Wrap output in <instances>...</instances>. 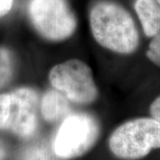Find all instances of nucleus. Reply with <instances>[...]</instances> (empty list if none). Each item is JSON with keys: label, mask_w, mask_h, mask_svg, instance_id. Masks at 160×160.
Returning a JSON list of instances; mask_svg holds the SVG:
<instances>
[{"label": "nucleus", "mask_w": 160, "mask_h": 160, "mask_svg": "<svg viewBox=\"0 0 160 160\" xmlns=\"http://www.w3.org/2000/svg\"><path fill=\"white\" fill-rule=\"evenodd\" d=\"M151 38L146 55L151 62L160 68V32Z\"/></svg>", "instance_id": "9b49d317"}, {"label": "nucleus", "mask_w": 160, "mask_h": 160, "mask_svg": "<svg viewBox=\"0 0 160 160\" xmlns=\"http://www.w3.org/2000/svg\"><path fill=\"white\" fill-rule=\"evenodd\" d=\"M39 97L34 89L22 87L0 94V130L22 139L37 132Z\"/></svg>", "instance_id": "7ed1b4c3"}, {"label": "nucleus", "mask_w": 160, "mask_h": 160, "mask_svg": "<svg viewBox=\"0 0 160 160\" xmlns=\"http://www.w3.org/2000/svg\"><path fill=\"white\" fill-rule=\"evenodd\" d=\"M94 40L103 48L118 54H132L138 49L140 35L129 12L112 1H99L89 14Z\"/></svg>", "instance_id": "f257e3e1"}, {"label": "nucleus", "mask_w": 160, "mask_h": 160, "mask_svg": "<svg viewBox=\"0 0 160 160\" xmlns=\"http://www.w3.org/2000/svg\"><path fill=\"white\" fill-rule=\"evenodd\" d=\"M14 70V59L12 52L5 46L0 47V89L11 81Z\"/></svg>", "instance_id": "9d476101"}, {"label": "nucleus", "mask_w": 160, "mask_h": 160, "mask_svg": "<svg viewBox=\"0 0 160 160\" xmlns=\"http://www.w3.org/2000/svg\"><path fill=\"white\" fill-rule=\"evenodd\" d=\"M134 10L148 38L160 32V4L157 0H135Z\"/></svg>", "instance_id": "6e6552de"}, {"label": "nucleus", "mask_w": 160, "mask_h": 160, "mask_svg": "<svg viewBox=\"0 0 160 160\" xmlns=\"http://www.w3.org/2000/svg\"><path fill=\"white\" fill-rule=\"evenodd\" d=\"M157 1H158V3L160 4V0H157Z\"/></svg>", "instance_id": "2eb2a0df"}, {"label": "nucleus", "mask_w": 160, "mask_h": 160, "mask_svg": "<svg viewBox=\"0 0 160 160\" xmlns=\"http://www.w3.org/2000/svg\"><path fill=\"white\" fill-rule=\"evenodd\" d=\"M13 0H0V17L6 15L11 11Z\"/></svg>", "instance_id": "ddd939ff"}, {"label": "nucleus", "mask_w": 160, "mask_h": 160, "mask_svg": "<svg viewBox=\"0 0 160 160\" xmlns=\"http://www.w3.org/2000/svg\"><path fill=\"white\" fill-rule=\"evenodd\" d=\"M100 135V126L92 115L70 113L62 121L52 148L60 159H72L86 154Z\"/></svg>", "instance_id": "20e7f679"}, {"label": "nucleus", "mask_w": 160, "mask_h": 160, "mask_svg": "<svg viewBox=\"0 0 160 160\" xmlns=\"http://www.w3.org/2000/svg\"><path fill=\"white\" fill-rule=\"evenodd\" d=\"M52 148L46 142L34 143L21 151L17 160H59Z\"/></svg>", "instance_id": "1a4fd4ad"}, {"label": "nucleus", "mask_w": 160, "mask_h": 160, "mask_svg": "<svg viewBox=\"0 0 160 160\" xmlns=\"http://www.w3.org/2000/svg\"><path fill=\"white\" fill-rule=\"evenodd\" d=\"M149 112L153 118L160 122V95L156 98L150 104Z\"/></svg>", "instance_id": "f8f14e48"}, {"label": "nucleus", "mask_w": 160, "mask_h": 160, "mask_svg": "<svg viewBox=\"0 0 160 160\" xmlns=\"http://www.w3.org/2000/svg\"><path fill=\"white\" fill-rule=\"evenodd\" d=\"M109 148L120 159L143 158L152 149H160V122L153 118L127 121L111 133Z\"/></svg>", "instance_id": "f03ea898"}, {"label": "nucleus", "mask_w": 160, "mask_h": 160, "mask_svg": "<svg viewBox=\"0 0 160 160\" xmlns=\"http://www.w3.org/2000/svg\"><path fill=\"white\" fill-rule=\"evenodd\" d=\"M48 78L52 86L64 93L72 102L88 105L98 97L91 68L78 59H70L53 66Z\"/></svg>", "instance_id": "423d86ee"}, {"label": "nucleus", "mask_w": 160, "mask_h": 160, "mask_svg": "<svg viewBox=\"0 0 160 160\" xmlns=\"http://www.w3.org/2000/svg\"><path fill=\"white\" fill-rule=\"evenodd\" d=\"M28 11L33 28L48 41H64L77 29V18L68 0H29Z\"/></svg>", "instance_id": "39448f33"}, {"label": "nucleus", "mask_w": 160, "mask_h": 160, "mask_svg": "<svg viewBox=\"0 0 160 160\" xmlns=\"http://www.w3.org/2000/svg\"><path fill=\"white\" fill-rule=\"evenodd\" d=\"M6 158V149L4 143L0 140V160H5Z\"/></svg>", "instance_id": "4468645a"}, {"label": "nucleus", "mask_w": 160, "mask_h": 160, "mask_svg": "<svg viewBox=\"0 0 160 160\" xmlns=\"http://www.w3.org/2000/svg\"><path fill=\"white\" fill-rule=\"evenodd\" d=\"M69 102L67 96L57 89L48 90L39 101L40 113L46 122L58 123L71 113Z\"/></svg>", "instance_id": "0eeeda50"}]
</instances>
